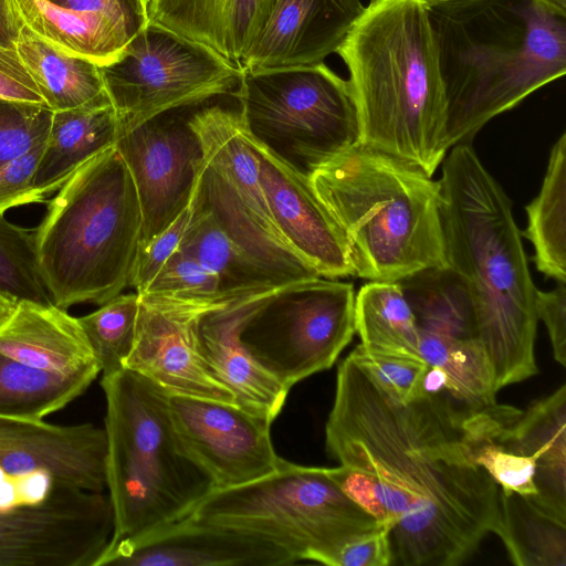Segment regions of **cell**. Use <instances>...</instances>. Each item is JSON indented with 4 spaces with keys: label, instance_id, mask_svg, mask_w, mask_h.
Listing matches in <instances>:
<instances>
[{
    "label": "cell",
    "instance_id": "obj_1",
    "mask_svg": "<svg viewBox=\"0 0 566 566\" xmlns=\"http://www.w3.org/2000/svg\"><path fill=\"white\" fill-rule=\"evenodd\" d=\"M470 411L441 395L402 402L349 355L338 365L327 453L374 488L392 566H455L500 527V486L472 458Z\"/></svg>",
    "mask_w": 566,
    "mask_h": 566
},
{
    "label": "cell",
    "instance_id": "obj_2",
    "mask_svg": "<svg viewBox=\"0 0 566 566\" xmlns=\"http://www.w3.org/2000/svg\"><path fill=\"white\" fill-rule=\"evenodd\" d=\"M439 181L447 264L469 293L499 391L538 373L537 289L512 202L471 143L450 148Z\"/></svg>",
    "mask_w": 566,
    "mask_h": 566
},
{
    "label": "cell",
    "instance_id": "obj_3",
    "mask_svg": "<svg viewBox=\"0 0 566 566\" xmlns=\"http://www.w3.org/2000/svg\"><path fill=\"white\" fill-rule=\"evenodd\" d=\"M450 147L566 73V14L537 0H424Z\"/></svg>",
    "mask_w": 566,
    "mask_h": 566
},
{
    "label": "cell",
    "instance_id": "obj_4",
    "mask_svg": "<svg viewBox=\"0 0 566 566\" xmlns=\"http://www.w3.org/2000/svg\"><path fill=\"white\" fill-rule=\"evenodd\" d=\"M336 53L349 72L359 144L433 177L451 147L424 0H370Z\"/></svg>",
    "mask_w": 566,
    "mask_h": 566
},
{
    "label": "cell",
    "instance_id": "obj_5",
    "mask_svg": "<svg viewBox=\"0 0 566 566\" xmlns=\"http://www.w3.org/2000/svg\"><path fill=\"white\" fill-rule=\"evenodd\" d=\"M310 180L344 234L354 276L398 282L448 268L440 181L419 167L357 144Z\"/></svg>",
    "mask_w": 566,
    "mask_h": 566
},
{
    "label": "cell",
    "instance_id": "obj_6",
    "mask_svg": "<svg viewBox=\"0 0 566 566\" xmlns=\"http://www.w3.org/2000/svg\"><path fill=\"white\" fill-rule=\"evenodd\" d=\"M142 234L138 195L112 146L80 166L33 231L40 276L54 305H102L128 286Z\"/></svg>",
    "mask_w": 566,
    "mask_h": 566
},
{
    "label": "cell",
    "instance_id": "obj_7",
    "mask_svg": "<svg viewBox=\"0 0 566 566\" xmlns=\"http://www.w3.org/2000/svg\"><path fill=\"white\" fill-rule=\"evenodd\" d=\"M101 386L112 548L188 516L213 485L182 452L165 391L129 369L103 375Z\"/></svg>",
    "mask_w": 566,
    "mask_h": 566
},
{
    "label": "cell",
    "instance_id": "obj_8",
    "mask_svg": "<svg viewBox=\"0 0 566 566\" xmlns=\"http://www.w3.org/2000/svg\"><path fill=\"white\" fill-rule=\"evenodd\" d=\"M189 516L260 537L297 562L328 566L345 543L385 524L346 494L327 468L284 459L258 480L211 491Z\"/></svg>",
    "mask_w": 566,
    "mask_h": 566
},
{
    "label": "cell",
    "instance_id": "obj_9",
    "mask_svg": "<svg viewBox=\"0 0 566 566\" xmlns=\"http://www.w3.org/2000/svg\"><path fill=\"white\" fill-rule=\"evenodd\" d=\"M233 95L248 137L308 179L326 161L359 144L349 84L324 62L241 71Z\"/></svg>",
    "mask_w": 566,
    "mask_h": 566
},
{
    "label": "cell",
    "instance_id": "obj_10",
    "mask_svg": "<svg viewBox=\"0 0 566 566\" xmlns=\"http://www.w3.org/2000/svg\"><path fill=\"white\" fill-rule=\"evenodd\" d=\"M355 290L317 276L274 290L244 322L240 339L286 388L331 368L355 329Z\"/></svg>",
    "mask_w": 566,
    "mask_h": 566
},
{
    "label": "cell",
    "instance_id": "obj_11",
    "mask_svg": "<svg viewBox=\"0 0 566 566\" xmlns=\"http://www.w3.org/2000/svg\"><path fill=\"white\" fill-rule=\"evenodd\" d=\"M102 73L118 132L166 111L233 95L241 80V70L211 49L154 23Z\"/></svg>",
    "mask_w": 566,
    "mask_h": 566
},
{
    "label": "cell",
    "instance_id": "obj_12",
    "mask_svg": "<svg viewBox=\"0 0 566 566\" xmlns=\"http://www.w3.org/2000/svg\"><path fill=\"white\" fill-rule=\"evenodd\" d=\"M113 528L107 494L51 482L38 500L0 505V566H96Z\"/></svg>",
    "mask_w": 566,
    "mask_h": 566
},
{
    "label": "cell",
    "instance_id": "obj_13",
    "mask_svg": "<svg viewBox=\"0 0 566 566\" xmlns=\"http://www.w3.org/2000/svg\"><path fill=\"white\" fill-rule=\"evenodd\" d=\"M198 106L166 111L118 132L114 146L128 167L140 205L138 245L164 231L190 205L205 165L201 140L190 124Z\"/></svg>",
    "mask_w": 566,
    "mask_h": 566
},
{
    "label": "cell",
    "instance_id": "obj_14",
    "mask_svg": "<svg viewBox=\"0 0 566 566\" xmlns=\"http://www.w3.org/2000/svg\"><path fill=\"white\" fill-rule=\"evenodd\" d=\"M167 401L182 452L213 490L252 482L280 465L269 419L220 400L168 395Z\"/></svg>",
    "mask_w": 566,
    "mask_h": 566
},
{
    "label": "cell",
    "instance_id": "obj_15",
    "mask_svg": "<svg viewBox=\"0 0 566 566\" xmlns=\"http://www.w3.org/2000/svg\"><path fill=\"white\" fill-rule=\"evenodd\" d=\"M138 296L136 336L125 369L137 373L168 395L235 405L232 392L203 359L196 333L203 313L233 300L202 302L154 294Z\"/></svg>",
    "mask_w": 566,
    "mask_h": 566
},
{
    "label": "cell",
    "instance_id": "obj_16",
    "mask_svg": "<svg viewBox=\"0 0 566 566\" xmlns=\"http://www.w3.org/2000/svg\"><path fill=\"white\" fill-rule=\"evenodd\" d=\"M107 439L93 423L52 424L0 416V471L42 475L87 491L106 489Z\"/></svg>",
    "mask_w": 566,
    "mask_h": 566
},
{
    "label": "cell",
    "instance_id": "obj_17",
    "mask_svg": "<svg viewBox=\"0 0 566 566\" xmlns=\"http://www.w3.org/2000/svg\"><path fill=\"white\" fill-rule=\"evenodd\" d=\"M297 560L251 534L186 516L106 548L96 566H282Z\"/></svg>",
    "mask_w": 566,
    "mask_h": 566
},
{
    "label": "cell",
    "instance_id": "obj_18",
    "mask_svg": "<svg viewBox=\"0 0 566 566\" xmlns=\"http://www.w3.org/2000/svg\"><path fill=\"white\" fill-rule=\"evenodd\" d=\"M250 143L272 220L284 241L319 276H354L344 234L311 180L284 166L251 139Z\"/></svg>",
    "mask_w": 566,
    "mask_h": 566
},
{
    "label": "cell",
    "instance_id": "obj_19",
    "mask_svg": "<svg viewBox=\"0 0 566 566\" xmlns=\"http://www.w3.org/2000/svg\"><path fill=\"white\" fill-rule=\"evenodd\" d=\"M360 0H273L241 71L323 63L363 13Z\"/></svg>",
    "mask_w": 566,
    "mask_h": 566
},
{
    "label": "cell",
    "instance_id": "obj_20",
    "mask_svg": "<svg viewBox=\"0 0 566 566\" xmlns=\"http://www.w3.org/2000/svg\"><path fill=\"white\" fill-rule=\"evenodd\" d=\"M274 290L241 296L207 311L196 327L203 359L232 392L235 405L270 421L279 416L290 389L255 360L241 342L240 332Z\"/></svg>",
    "mask_w": 566,
    "mask_h": 566
},
{
    "label": "cell",
    "instance_id": "obj_21",
    "mask_svg": "<svg viewBox=\"0 0 566 566\" xmlns=\"http://www.w3.org/2000/svg\"><path fill=\"white\" fill-rule=\"evenodd\" d=\"M509 450L535 465L536 495L530 501L566 524V385L518 411L497 436Z\"/></svg>",
    "mask_w": 566,
    "mask_h": 566
},
{
    "label": "cell",
    "instance_id": "obj_22",
    "mask_svg": "<svg viewBox=\"0 0 566 566\" xmlns=\"http://www.w3.org/2000/svg\"><path fill=\"white\" fill-rule=\"evenodd\" d=\"M0 355L62 375L101 370L77 317L53 303L19 301L0 329Z\"/></svg>",
    "mask_w": 566,
    "mask_h": 566
},
{
    "label": "cell",
    "instance_id": "obj_23",
    "mask_svg": "<svg viewBox=\"0 0 566 566\" xmlns=\"http://www.w3.org/2000/svg\"><path fill=\"white\" fill-rule=\"evenodd\" d=\"M273 0H148L147 23L200 43L241 70Z\"/></svg>",
    "mask_w": 566,
    "mask_h": 566
},
{
    "label": "cell",
    "instance_id": "obj_24",
    "mask_svg": "<svg viewBox=\"0 0 566 566\" xmlns=\"http://www.w3.org/2000/svg\"><path fill=\"white\" fill-rule=\"evenodd\" d=\"M118 119L109 95L86 105L56 111L43 144L33 187L46 198L92 157L115 145Z\"/></svg>",
    "mask_w": 566,
    "mask_h": 566
},
{
    "label": "cell",
    "instance_id": "obj_25",
    "mask_svg": "<svg viewBox=\"0 0 566 566\" xmlns=\"http://www.w3.org/2000/svg\"><path fill=\"white\" fill-rule=\"evenodd\" d=\"M23 25L56 49L103 67L136 35L116 21L61 7L51 0H11Z\"/></svg>",
    "mask_w": 566,
    "mask_h": 566
},
{
    "label": "cell",
    "instance_id": "obj_26",
    "mask_svg": "<svg viewBox=\"0 0 566 566\" xmlns=\"http://www.w3.org/2000/svg\"><path fill=\"white\" fill-rule=\"evenodd\" d=\"M14 48L52 112L80 107L108 95L101 66L56 49L24 25Z\"/></svg>",
    "mask_w": 566,
    "mask_h": 566
},
{
    "label": "cell",
    "instance_id": "obj_27",
    "mask_svg": "<svg viewBox=\"0 0 566 566\" xmlns=\"http://www.w3.org/2000/svg\"><path fill=\"white\" fill-rule=\"evenodd\" d=\"M178 249L213 272L224 295L240 297L282 287L266 268L232 242L192 201Z\"/></svg>",
    "mask_w": 566,
    "mask_h": 566
},
{
    "label": "cell",
    "instance_id": "obj_28",
    "mask_svg": "<svg viewBox=\"0 0 566 566\" xmlns=\"http://www.w3.org/2000/svg\"><path fill=\"white\" fill-rule=\"evenodd\" d=\"M419 329V354L429 366L440 369V394L465 411L496 402L493 370L479 338H454Z\"/></svg>",
    "mask_w": 566,
    "mask_h": 566
},
{
    "label": "cell",
    "instance_id": "obj_29",
    "mask_svg": "<svg viewBox=\"0 0 566 566\" xmlns=\"http://www.w3.org/2000/svg\"><path fill=\"white\" fill-rule=\"evenodd\" d=\"M521 233L534 248V263L544 275L566 283V134L553 145L538 195L526 207Z\"/></svg>",
    "mask_w": 566,
    "mask_h": 566
},
{
    "label": "cell",
    "instance_id": "obj_30",
    "mask_svg": "<svg viewBox=\"0 0 566 566\" xmlns=\"http://www.w3.org/2000/svg\"><path fill=\"white\" fill-rule=\"evenodd\" d=\"M99 373L62 375L0 355V416L43 420L81 396Z\"/></svg>",
    "mask_w": 566,
    "mask_h": 566
},
{
    "label": "cell",
    "instance_id": "obj_31",
    "mask_svg": "<svg viewBox=\"0 0 566 566\" xmlns=\"http://www.w3.org/2000/svg\"><path fill=\"white\" fill-rule=\"evenodd\" d=\"M355 329L366 348L422 359L417 322L399 282L369 281L359 289Z\"/></svg>",
    "mask_w": 566,
    "mask_h": 566
},
{
    "label": "cell",
    "instance_id": "obj_32",
    "mask_svg": "<svg viewBox=\"0 0 566 566\" xmlns=\"http://www.w3.org/2000/svg\"><path fill=\"white\" fill-rule=\"evenodd\" d=\"M398 282L418 328L454 338H479L469 293L449 268L427 269Z\"/></svg>",
    "mask_w": 566,
    "mask_h": 566
},
{
    "label": "cell",
    "instance_id": "obj_33",
    "mask_svg": "<svg viewBox=\"0 0 566 566\" xmlns=\"http://www.w3.org/2000/svg\"><path fill=\"white\" fill-rule=\"evenodd\" d=\"M496 533L517 566H566V524L541 512L526 496L500 488Z\"/></svg>",
    "mask_w": 566,
    "mask_h": 566
},
{
    "label": "cell",
    "instance_id": "obj_34",
    "mask_svg": "<svg viewBox=\"0 0 566 566\" xmlns=\"http://www.w3.org/2000/svg\"><path fill=\"white\" fill-rule=\"evenodd\" d=\"M138 310L137 293L119 294L77 317L103 375L125 369L135 342Z\"/></svg>",
    "mask_w": 566,
    "mask_h": 566
},
{
    "label": "cell",
    "instance_id": "obj_35",
    "mask_svg": "<svg viewBox=\"0 0 566 566\" xmlns=\"http://www.w3.org/2000/svg\"><path fill=\"white\" fill-rule=\"evenodd\" d=\"M0 291L14 300L52 304L40 276L33 231L0 213Z\"/></svg>",
    "mask_w": 566,
    "mask_h": 566
},
{
    "label": "cell",
    "instance_id": "obj_36",
    "mask_svg": "<svg viewBox=\"0 0 566 566\" xmlns=\"http://www.w3.org/2000/svg\"><path fill=\"white\" fill-rule=\"evenodd\" d=\"M140 294L202 302H222L238 298L224 295L217 275L205 268L197 259L179 249L167 260Z\"/></svg>",
    "mask_w": 566,
    "mask_h": 566
},
{
    "label": "cell",
    "instance_id": "obj_37",
    "mask_svg": "<svg viewBox=\"0 0 566 566\" xmlns=\"http://www.w3.org/2000/svg\"><path fill=\"white\" fill-rule=\"evenodd\" d=\"M52 114L45 105L0 99V167L45 142Z\"/></svg>",
    "mask_w": 566,
    "mask_h": 566
},
{
    "label": "cell",
    "instance_id": "obj_38",
    "mask_svg": "<svg viewBox=\"0 0 566 566\" xmlns=\"http://www.w3.org/2000/svg\"><path fill=\"white\" fill-rule=\"evenodd\" d=\"M349 356L367 367L402 402L422 395L428 365L418 358L373 350L358 344Z\"/></svg>",
    "mask_w": 566,
    "mask_h": 566
},
{
    "label": "cell",
    "instance_id": "obj_39",
    "mask_svg": "<svg viewBox=\"0 0 566 566\" xmlns=\"http://www.w3.org/2000/svg\"><path fill=\"white\" fill-rule=\"evenodd\" d=\"M190 216V205L164 231L139 244L129 274V286L140 294L178 250Z\"/></svg>",
    "mask_w": 566,
    "mask_h": 566
},
{
    "label": "cell",
    "instance_id": "obj_40",
    "mask_svg": "<svg viewBox=\"0 0 566 566\" xmlns=\"http://www.w3.org/2000/svg\"><path fill=\"white\" fill-rule=\"evenodd\" d=\"M43 144L0 167V213L24 205L43 203L33 187Z\"/></svg>",
    "mask_w": 566,
    "mask_h": 566
},
{
    "label": "cell",
    "instance_id": "obj_41",
    "mask_svg": "<svg viewBox=\"0 0 566 566\" xmlns=\"http://www.w3.org/2000/svg\"><path fill=\"white\" fill-rule=\"evenodd\" d=\"M329 566H392L389 525L382 524L345 543Z\"/></svg>",
    "mask_w": 566,
    "mask_h": 566
},
{
    "label": "cell",
    "instance_id": "obj_42",
    "mask_svg": "<svg viewBox=\"0 0 566 566\" xmlns=\"http://www.w3.org/2000/svg\"><path fill=\"white\" fill-rule=\"evenodd\" d=\"M535 310L548 332L555 360L566 367V287L558 283L551 291L536 290Z\"/></svg>",
    "mask_w": 566,
    "mask_h": 566
},
{
    "label": "cell",
    "instance_id": "obj_43",
    "mask_svg": "<svg viewBox=\"0 0 566 566\" xmlns=\"http://www.w3.org/2000/svg\"><path fill=\"white\" fill-rule=\"evenodd\" d=\"M0 99L45 105L15 48L0 46Z\"/></svg>",
    "mask_w": 566,
    "mask_h": 566
},
{
    "label": "cell",
    "instance_id": "obj_44",
    "mask_svg": "<svg viewBox=\"0 0 566 566\" xmlns=\"http://www.w3.org/2000/svg\"><path fill=\"white\" fill-rule=\"evenodd\" d=\"M75 11L105 15L135 34L147 24V4L143 0H51Z\"/></svg>",
    "mask_w": 566,
    "mask_h": 566
},
{
    "label": "cell",
    "instance_id": "obj_45",
    "mask_svg": "<svg viewBox=\"0 0 566 566\" xmlns=\"http://www.w3.org/2000/svg\"><path fill=\"white\" fill-rule=\"evenodd\" d=\"M23 23L11 0H0V46L14 48Z\"/></svg>",
    "mask_w": 566,
    "mask_h": 566
},
{
    "label": "cell",
    "instance_id": "obj_46",
    "mask_svg": "<svg viewBox=\"0 0 566 566\" xmlns=\"http://www.w3.org/2000/svg\"><path fill=\"white\" fill-rule=\"evenodd\" d=\"M18 306V301L0 291V329L8 323Z\"/></svg>",
    "mask_w": 566,
    "mask_h": 566
},
{
    "label": "cell",
    "instance_id": "obj_47",
    "mask_svg": "<svg viewBox=\"0 0 566 566\" xmlns=\"http://www.w3.org/2000/svg\"><path fill=\"white\" fill-rule=\"evenodd\" d=\"M544 6H546L548 9L566 14V0H537Z\"/></svg>",
    "mask_w": 566,
    "mask_h": 566
},
{
    "label": "cell",
    "instance_id": "obj_48",
    "mask_svg": "<svg viewBox=\"0 0 566 566\" xmlns=\"http://www.w3.org/2000/svg\"><path fill=\"white\" fill-rule=\"evenodd\" d=\"M148 6V0H143Z\"/></svg>",
    "mask_w": 566,
    "mask_h": 566
}]
</instances>
